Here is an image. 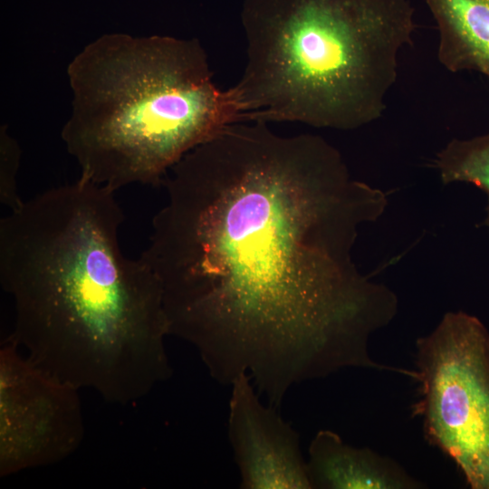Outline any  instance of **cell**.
Instances as JSON below:
<instances>
[{"instance_id": "52a82bcc", "label": "cell", "mask_w": 489, "mask_h": 489, "mask_svg": "<svg viewBox=\"0 0 489 489\" xmlns=\"http://www.w3.org/2000/svg\"><path fill=\"white\" fill-rule=\"evenodd\" d=\"M244 373L232 387L228 438L244 489H312L300 437L273 406L265 407Z\"/></svg>"}, {"instance_id": "8992f818", "label": "cell", "mask_w": 489, "mask_h": 489, "mask_svg": "<svg viewBox=\"0 0 489 489\" xmlns=\"http://www.w3.org/2000/svg\"><path fill=\"white\" fill-rule=\"evenodd\" d=\"M10 334L0 349V476L57 464L81 446L80 389L44 371Z\"/></svg>"}, {"instance_id": "8fae6325", "label": "cell", "mask_w": 489, "mask_h": 489, "mask_svg": "<svg viewBox=\"0 0 489 489\" xmlns=\"http://www.w3.org/2000/svg\"><path fill=\"white\" fill-rule=\"evenodd\" d=\"M1 159V202L11 210L19 206L23 200L17 194L16 174L19 168L20 149L17 142L8 135L6 129L1 127L0 134Z\"/></svg>"}, {"instance_id": "277c9868", "label": "cell", "mask_w": 489, "mask_h": 489, "mask_svg": "<svg viewBox=\"0 0 489 489\" xmlns=\"http://www.w3.org/2000/svg\"><path fill=\"white\" fill-rule=\"evenodd\" d=\"M241 19L248 119L340 130L381 118L417 27L409 0H245Z\"/></svg>"}, {"instance_id": "30bf717a", "label": "cell", "mask_w": 489, "mask_h": 489, "mask_svg": "<svg viewBox=\"0 0 489 489\" xmlns=\"http://www.w3.org/2000/svg\"><path fill=\"white\" fill-rule=\"evenodd\" d=\"M435 167L444 184L468 183L486 194L484 224L489 228V132L452 139L437 153Z\"/></svg>"}, {"instance_id": "7a4b0ae2", "label": "cell", "mask_w": 489, "mask_h": 489, "mask_svg": "<svg viewBox=\"0 0 489 489\" xmlns=\"http://www.w3.org/2000/svg\"><path fill=\"white\" fill-rule=\"evenodd\" d=\"M112 189L80 176L0 222V281L14 337L36 366L80 390L132 404L169 379L159 283L126 257Z\"/></svg>"}, {"instance_id": "6da1fadb", "label": "cell", "mask_w": 489, "mask_h": 489, "mask_svg": "<svg viewBox=\"0 0 489 489\" xmlns=\"http://www.w3.org/2000/svg\"><path fill=\"white\" fill-rule=\"evenodd\" d=\"M168 172L140 257L159 283L169 335L190 343L214 379L245 373L277 408L301 382L389 369L369 342L398 297L352 256L388 200L333 145L238 122Z\"/></svg>"}, {"instance_id": "3957f363", "label": "cell", "mask_w": 489, "mask_h": 489, "mask_svg": "<svg viewBox=\"0 0 489 489\" xmlns=\"http://www.w3.org/2000/svg\"><path fill=\"white\" fill-rule=\"evenodd\" d=\"M62 139L83 176L113 191L158 185L186 154L247 118L235 86L212 80L197 39L104 34L67 67Z\"/></svg>"}, {"instance_id": "ba28073f", "label": "cell", "mask_w": 489, "mask_h": 489, "mask_svg": "<svg viewBox=\"0 0 489 489\" xmlns=\"http://www.w3.org/2000/svg\"><path fill=\"white\" fill-rule=\"evenodd\" d=\"M307 473L316 489H418L423 484L399 464L369 447L345 443L335 432H317L308 449Z\"/></svg>"}, {"instance_id": "9c48e42d", "label": "cell", "mask_w": 489, "mask_h": 489, "mask_svg": "<svg viewBox=\"0 0 489 489\" xmlns=\"http://www.w3.org/2000/svg\"><path fill=\"white\" fill-rule=\"evenodd\" d=\"M438 31L437 58L451 72L489 77V0H426Z\"/></svg>"}, {"instance_id": "5b68a950", "label": "cell", "mask_w": 489, "mask_h": 489, "mask_svg": "<svg viewBox=\"0 0 489 489\" xmlns=\"http://www.w3.org/2000/svg\"><path fill=\"white\" fill-rule=\"evenodd\" d=\"M417 399L426 439L472 489H489V331L475 316L446 312L416 343Z\"/></svg>"}]
</instances>
